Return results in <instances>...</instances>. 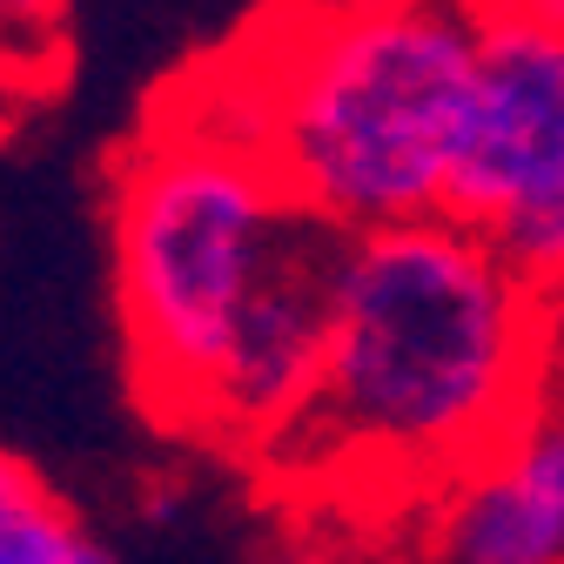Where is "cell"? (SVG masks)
Returning <instances> with one entry per match:
<instances>
[{"mask_svg": "<svg viewBox=\"0 0 564 564\" xmlns=\"http://www.w3.org/2000/svg\"><path fill=\"white\" fill-rule=\"evenodd\" d=\"M557 383L551 296L490 236L451 216L364 229L343 249L316 383L249 464L303 511H431Z\"/></svg>", "mask_w": 564, "mask_h": 564, "instance_id": "obj_1", "label": "cell"}, {"mask_svg": "<svg viewBox=\"0 0 564 564\" xmlns=\"http://www.w3.org/2000/svg\"><path fill=\"white\" fill-rule=\"evenodd\" d=\"M470 67L464 0H282L188 82L296 208L364 236L444 216Z\"/></svg>", "mask_w": 564, "mask_h": 564, "instance_id": "obj_2", "label": "cell"}, {"mask_svg": "<svg viewBox=\"0 0 564 564\" xmlns=\"http://www.w3.org/2000/svg\"><path fill=\"white\" fill-rule=\"evenodd\" d=\"M310 208L290 202L275 169L182 82L149 108V128L115 162V310L128 383L162 431L188 437L223 370V349L296 242Z\"/></svg>", "mask_w": 564, "mask_h": 564, "instance_id": "obj_3", "label": "cell"}, {"mask_svg": "<svg viewBox=\"0 0 564 564\" xmlns=\"http://www.w3.org/2000/svg\"><path fill=\"white\" fill-rule=\"evenodd\" d=\"M564 169V34L477 21V67L444 175V216L498 236Z\"/></svg>", "mask_w": 564, "mask_h": 564, "instance_id": "obj_4", "label": "cell"}, {"mask_svg": "<svg viewBox=\"0 0 564 564\" xmlns=\"http://www.w3.org/2000/svg\"><path fill=\"white\" fill-rule=\"evenodd\" d=\"M343 249H349L343 229L303 216L296 242L275 256V269L262 275V290L249 296V310L223 349V370L208 383L195 431H188L195 444L223 451V457H256L296 416V403L316 383L323 343H329Z\"/></svg>", "mask_w": 564, "mask_h": 564, "instance_id": "obj_5", "label": "cell"}, {"mask_svg": "<svg viewBox=\"0 0 564 564\" xmlns=\"http://www.w3.org/2000/svg\"><path fill=\"white\" fill-rule=\"evenodd\" d=\"M437 564H564V383L431 505Z\"/></svg>", "mask_w": 564, "mask_h": 564, "instance_id": "obj_6", "label": "cell"}, {"mask_svg": "<svg viewBox=\"0 0 564 564\" xmlns=\"http://www.w3.org/2000/svg\"><path fill=\"white\" fill-rule=\"evenodd\" d=\"M82 538V518L61 490L14 451H0V564H54Z\"/></svg>", "mask_w": 564, "mask_h": 564, "instance_id": "obj_7", "label": "cell"}, {"mask_svg": "<svg viewBox=\"0 0 564 564\" xmlns=\"http://www.w3.org/2000/svg\"><path fill=\"white\" fill-rule=\"evenodd\" d=\"M490 242L505 249V262L531 282V290H544V296L564 290V169H557Z\"/></svg>", "mask_w": 564, "mask_h": 564, "instance_id": "obj_8", "label": "cell"}, {"mask_svg": "<svg viewBox=\"0 0 564 564\" xmlns=\"http://www.w3.org/2000/svg\"><path fill=\"white\" fill-rule=\"evenodd\" d=\"M477 21H524L544 34H564V0H464Z\"/></svg>", "mask_w": 564, "mask_h": 564, "instance_id": "obj_9", "label": "cell"}, {"mask_svg": "<svg viewBox=\"0 0 564 564\" xmlns=\"http://www.w3.org/2000/svg\"><path fill=\"white\" fill-rule=\"evenodd\" d=\"M61 0H0V34H14V41H34L47 21H54Z\"/></svg>", "mask_w": 564, "mask_h": 564, "instance_id": "obj_10", "label": "cell"}, {"mask_svg": "<svg viewBox=\"0 0 564 564\" xmlns=\"http://www.w3.org/2000/svg\"><path fill=\"white\" fill-rule=\"evenodd\" d=\"M54 564H121V557H115V551H108V544H95V538H88V531H82V538H75V544H67V551H61V557H54Z\"/></svg>", "mask_w": 564, "mask_h": 564, "instance_id": "obj_11", "label": "cell"}, {"mask_svg": "<svg viewBox=\"0 0 564 564\" xmlns=\"http://www.w3.org/2000/svg\"><path fill=\"white\" fill-rule=\"evenodd\" d=\"M269 564H329V557H303V551H290V557H269Z\"/></svg>", "mask_w": 564, "mask_h": 564, "instance_id": "obj_12", "label": "cell"}]
</instances>
